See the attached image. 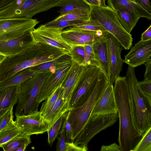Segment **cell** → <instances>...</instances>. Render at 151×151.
I'll list each match as a JSON object with an SVG mask.
<instances>
[{"label":"cell","instance_id":"74e56055","mask_svg":"<svg viewBox=\"0 0 151 151\" xmlns=\"http://www.w3.org/2000/svg\"><path fill=\"white\" fill-rule=\"evenodd\" d=\"M61 130L59 133L60 135L58 137L56 149L57 151H66V140L65 130L64 124L63 123Z\"/></svg>","mask_w":151,"mask_h":151},{"label":"cell","instance_id":"e575fe53","mask_svg":"<svg viewBox=\"0 0 151 151\" xmlns=\"http://www.w3.org/2000/svg\"><path fill=\"white\" fill-rule=\"evenodd\" d=\"M69 55L72 60L80 65L84 66V46H76L71 47Z\"/></svg>","mask_w":151,"mask_h":151},{"label":"cell","instance_id":"5b68a950","mask_svg":"<svg viewBox=\"0 0 151 151\" xmlns=\"http://www.w3.org/2000/svg\"><path fill=\"white\" fill-rule=\"evenodd\" d=\"M109 84L108 79L101 72L96 86L88 99L81 106L69 110L68 120L72 130L71 142L73 141L82 130L96 102Z\"/></svg>","mask_w":151,"mask_h":151},{"label":"cell","instance_id":"9a60e30c","mask_svg":"<svg viewBox=\"0 0 151 151\" xmlns=\"http://www.w3.org/2000/svg\"><path fill=\"white\" fill-rule=\"evenodd\" d=\"M151 56V39L140 40L124 56V63L135 68L149 60Z\"/></svg>","mask_w":151,"mask_h":151},{"label":"cell","instance_id":"b9f144b4","mask_svg":"<svg viewBox=\"0 0 151 151\" xmlns=\"http://www.w3.org/2000/svg\"><path fill=\"white\" fill-rule=\"evenodd\" d=\"M87 145H79L73 141L67 142L66 151H86L88 150Z\"/></svg>","mask_w":151,"mask_h":151},{"label":"cell","instance_id":"f907efd6","mask_svg":"<svg viewBox=\"0 0 151 151\" xmlns=\"http://www.w3.org/2000/svg\"><path fill=\"white\" fill-rule=\"evenodd\" d=\"M4 58V57L0 55V64Z\"/></svg>","mask_w":151,"mask_h":151},{"label":"cell","instance_id":"277c9868","mask_svg":"<svg viewBox=\"0 0 151 151\" xmlns=\"http://www.w3.org/2000/svg\"><path fill=\"white\" fill-rule=\"evenodd\" d=\"M87 3L90 7V19L99 23L119 41L124 49H130L132 45V35L122 26L115 11L108 6H99Z\"/></svg>","mask_w":151,"mask_h":151},{"label":"cell","instance_id":"5bb4252c","mask_svg":"<svg viewBox=\"0 0 151 151\" xmlns=\"http://www.w3.org/2000/svg\"><path fill=\"white\" fill-rule=\"evenodd\" d=\"M71 61L72 60L54 73H51L45 79L37 99V101L39 104L62 86L68 75Z\"/></svg>","mask_w":151,"mask_h":151},{"label":"cell","instance_id":"cb8c5ba5","mask_svg":"<svg viewBox=\"0 0 151 151\" xmlns=\"http://www.w3.org/2000/svg\"><path fill=\"white\" fill-rule=\"evenodd\" d=\"M117 18L124 29L130 33L140 17L128 10L119 9L115 10Z\"/></svg>","mask_w":151,"mask_h":151},{"label":"cell","instance_id":"ab89813d","mask_svg":"<svg viewBox=\"0 0 151 151\" xmlns=\"http://www.w3.org/2000/svg\"><path fill=\"white\" fill-rule=\"evenodd\" d=\"M69 111L65 114L63 123L64 124L66 140L67 142H71L72 130L71 126L68 120Z\"/></svg>","mask_w":151,"mask_h":151},{"label":"cell","instance_id":"681fc988","mask_svg":"<svg viewBox=\"0 0 151 151\" xmlns=\"http://www.w3.org/2000/svg\"><path fill=\"white\" fill-rule=\"evenodd\" d=\"M28 146V145L25 144L16 149L15 151H24Z\"/></svg>","mask_w":151,"mask_h":151},{"label":"cell","instance_id":"c3c4849f","mask_svg":"<svg viewBox=\"0 0 151 151\" xmlns=\"http://www.w3.org/2000/svg\"><path fill=\"white\" fill-rule=\"evenodd\" d=\"M88 3L96 6H106L105 0H85Z\"/></svg>","mask_w":151,"mask_h":151},{"label":"cell","instance_id":"83f0119b","mask_svg":"<svg viewBox=\"0 0 151 151\" xmlns=\"http://www.w3.org/2000/svg\"><path fill=\"white\" fill-rule=\"evenodd\" d=\"M19 134V130L15 122L12 119L0 131V147Z\"/></svg>","mask_w":151,"mask_h":151},{"label":"cell","instance_id":"ee69618b","mask_svg":"<svg viewBox=\"0 0 151 151\" xmlns=\"http://www.w3.org/2000/svg\"><path fill=\"white\" fill-rule=\"evenodd\" d=\"M136 1L143 9L151 13V7L150 0H136Z\"/></svg>","mask_w":151,"mask_h":151},{"label":"cell","instance_id":"816d5d0a","mask_svg":"<svg viewBox=\"0 0 151 151\" xmlns=\"http://www.w3.org/2000/svg\"><path fill=\"white\" fill-rule=\"evenodd\" d=\"M134 2H136V0H131Z\"/></svg>","mask_w":151,"mask_h":151},{"label":"cell","instance_id":"8fae6325","mask_svg":"<svg viewBox=\"0 0 151 151\" xmlns=\"http://www.w3.org/2000/svg\"><path fill=\"white\" fill-rule=\"evenodd\" d=\"M107 31H93L72 26L63 30L61 35L71 47L92 45L106 38Z\"/></svg>","mask_w":151,"mask_h":151},{"label":"cell","instance_id":"bcb514c9","mask_svg":"<svg viewBox=\"0 0 151 151\" xmlns=\"http://www.w3.org/2000/svg\"><path fill=\"white\" fill-rule=\"evenodd\" d=\"M145 71L144 75V78L151 79V59L145 63Z\"/></svg>","mask_w":151,"mask_h":151},{"label":"cell","instance_id":"d590c367","mask_svg":"<svg viewBox=\"0 0 151 151\" xmlns=\"http://www.w3.org/2000/svg\"><path fill=\"white\" fill-rule=\"evenodd\" d=\"M87 21L81 20H53L48 22L45 24L47 26L63 29L66 27L74 26L83 24Z\"/></svg>","mask_w":151,"mask_h":151},{"label":"cell","instance_id":"d4e9b609","mask_svg":"<svg viewBox=\"0 0 151 151\" xmlns=\"http://www.w3.org/2000/svg\"><path fill=\"white\" fill-rule=\"evenodd\" d=\"M40 73L34 70L32 67L22 70L0 83V89L19 85L29 78Z\"/></svg>","mask_w":151,"mask_h":151},{"label":"cell","instance_id":"d6a6232c","mask_svg":"<svg viewBox=\"0 0 151 151\" xmlns=\"http://www.w3.org/2000/svg\"><path fill=\"white\" fill-rule=\"evenodd\" d=\"M65 114L62 115L47 131L48 145L52 146L59 133L63 124Z\"/></svg>","mask_w":151,"mask_h":151},{"label":"cell","instance_id":"7a4b0ae2","mask_svg":"<svg viewBox=\"0 0 151 151\" xmlns=\"http://www.w3.org/2000/svg\"><path fill=\"white\" fill-rule=\"evenodd\" d=\"M51 51L46 44L32 41L14 55L4 57L0 64V83L24 69L51 61Z\"/></svg>","mask_w":151,"mask_h":151},{"label":"cell","instance_id":"7dc6e473","mask_svg":"<svg viewBox=\"0 0 151 151\" xmlns=\"http://www.w3.org/2000/svg\"><path fill=\"white\" fill-rule=\"evenodd\" d=\"M151 39V25L141 35V40L144 41Z\"/></svg>","mask_w":151,"mask_h":151},{"label":"cell","instance_id":"6da1fadb","mask_svg":"<svg viewBox=\"0 0 151 151\" xmlns=\"http://www.w3.org/2000/svg\"><path fill=\"white\" fill-rule=\"evenodd\" d=\"M114 83V92L119 120V145L121 151H132L143 135L137 129L133 121L126 77L119 76Z\"/></svg>","mask_w":151,"mask_h":151},{"label":"cell","instance_id":"ba28073f","mask_svg":"<svg viewBox=\"0 0 151 151\" xmlns=\"http://www.w3.org/2000/svg\"><path fill=\"white\" fill-rule=\"evenodd\" d=\"M119 118L118 113L91 115L82 130L73 142L78 145H87L95 135L114 124Z\"/></svg>","mask_w":151,"mask_h":151},{"label":"cell","instance_id":"ffe728a7","mask_svg":"<svg viewBox=\"0 0 151 151\" xmlns=\"http://www.w3.org/2000/svg\"><path fill=\"white\" fill-rule=\"evenodd\" d=\"M19 85L0 89V118L17 103Z\"/></svg>","mask_w":151,"mask_h":151},{"label":"cell","instance_id":"f6af8a7d","mask_svg":"<svg viewBox=\"0 0 151 151\" xmlns=\"http://www.w3.org/2000/svg\"><path fill=\"white\" fill-rule=\"evenodd\" d=\"M17 0H0V12L10 7Z\"/></svg>","mask_w":151,"mask_h":151},{"label":"cell","instance_id":"60d3db41","mask_svg":"<svg viewBox=\"0 0 151 151\" xmlns=\"http://www.w3.org/2000/svg\"><path fill=\"white\" fill-rule=\"evenodd\" d=\"M142 91L145 94L151 97V79H145L138 82Z\"/></svg>","mask_w":151,"mask_h":151},{"label":"cell","instance_id":"603a6c76","mask_svg":"<svg viewBox=\"0 0 151 151\" xmlns=\"http://www.w3.org/2000/svg\"><path fill=\"white\" fill-rule=\"evenodd\" d=\"M92 46L100 63V69L108 80L109 59L107 37L93 44Z\"/></svg>","mask_w":151,"mask_h":151},{"label":"cell","instance_id":"7402d4cb","mask_svg":"<svg viewBox=\"0 0 151 151\" xmlns=\"http://www.w3.org/2000/svg\"><path fill=\"white\" fill-rule=\"evenodd\" d=\"M63 94V89L62 87L55 104L49 112L44 117L48 123V129L62 115L70 109L69 104L65 99Z\"/></svg>","mask_w":151,"mask_h":151},{"label":"cell","instance_id":"d6986e66","mask_svg":"<svg viewBox=\"0 0 151 151\" xmlns=\"http://www.w3.org/2000/svg\"><path fill=\"white\" fill-rule=\"evenodd\" d=\"M85 67L86 66L80 65L72 60L68 75L62 85L64 98L69 105L72 96L81 80Z\"/></svg>","mask_w":151,"mask_h":151},{"label":"cell","instance_id":"1f68e13d","mask_svg":"<svg viewBox=\"0 0 151 151\" xmlns=\"http://www.w3.org/2000/svg\"><path fill=\"white\" fill-rule=\"evenodd\" d=\"M92 45H87L84 46V66H93L100 69V63L94 50Z\"/></svg>","mask_w":151,"mask_h":151},{"label":"cell","instance_id":"4316f807","mask_svg":"<svg viewBox=\"0 0 151 151\" xmlns=\"http://www.w3.org/2000/svg\"><path fill=\"white\" fill-rule=\"evenodd\" d=\"M59 6L58 12L60 15L76 10L90 12L89 6L85 0H63Z\"/></svg>","mask_w":151,"mask_h":151},{"label":"cell","instance_id":"52a82bcc","mask_svg":"<svg viewBox=\"0 0 151 151\" xmlns=\"http://www.w3.org/2000/svg\"><path fill=\"white\" fill-rule=\"evenodd\" d=\"M101 72L97 67L86 66L81 80L71 98L70 109L81 106L88 99L96 86Z\"/></svg>","mask_w":151,"mask_h":151},{"label":"cell","instance_id":"484cf974","mask_svg":"<svg viewBox=\"0 0 151 151\" xmlns=\"http://www.w3.org/2000/svg\"><path fill=\"white\" fill-rule=\"evenodd\" d=\"M71 60L70 56L66 54L55 60L32 67L34 70L40 73L49 71L51 73H53Z\"/></svg>","mask_w":151,"mask_h":151},{"label":"cell","instance_id":"44dd1931","mask_svg":"<svg viewBox=\"0 0 151 151\" xmlns=\"http://www.w3.org/2000/svg\"><path fill=\"white\" fill-rule=\"evenodd\" d=\"M108 6L114 11L119 9L130 10L148 20L151 19V13L145 10L136 2L131 0H107Z\"/></svg>","mask_w":151,"mask_h":151},{"label":"cell","instance_id":"9c48e42d","mask_svg":"<svg viewBox=\"0 0 151 151\" xmlns=\"http://www.w3.org/2000/svg\"><path fill=\"white\" fill-rule=\"evenodd\" d=\"M63 29L42 24L30 30V34L33 41L57 47L69 55L71 47L62 37L61 32Z\"/></svg>","mask_w":151,"mask_h":151},{"label":"cell","instance_id":"f1b7e54d","mask_svg":"<svg viewBox=\"0 0 151 151\" xmlns=\"http://www.w3.org/2000/svg\"><path fill=\"white\" fill-rule=\"evenodd\" d=\"M30 136H17L3 145L1 147L4 151H15L23 145H28L31 143Z\"/></svg>","mask_w":151,"mask_h":151},{"label":"cell","instance_id":"8992f818","mask_svg":"<svg viewBox=\"0 0 151 151\" xmlns=\"http://www.w3.org/2000/svg\"><path fill=\"white\" fill-rule=\"evenodd\" d=\"M51 73L47 71L37 73L19 86V91L15 115L29 114L38 111L37 100L42 85Z\"/></svg>","mask_w":151,"mask_h":151},{"label":"cell","instance_id":"e0dca14e","mask_svg":"<svg viewBox=\"0 0 151 151\" xmlns=\"http://www.w3.org/2000/svg\"><path fill=\"white\" fill-rule=\"evenodd\" d=\"M63 0H26L19 7L23 17L31 18L36 14L59 6Z\"/></svg>","mask_w":151,"mask_h":151},{"label":"cell","instance_id":"836d02e7","mask_svg":"<svg viewBox=\"0 0 151 151\" xmlns=\"http://www.w3.org/2000/svg\"><path fill=\"white\" fill-rule=\"evenodd\" d=\"M132 151H151V127L148 128Z\"/></svg>","mask_w":151,"mask_h":151},{"label":"cell","instance_id":"4fadbf2b","mask_svg":"<svg viewBox=\"0 0 151 151\" xmlns=\"http://www.w3.org/2000/svg\"><path fill=\"white\" fill-rule=\"evenodd\" d=\"M108 54L109 84L113 85L116 78L119 76L124 63L121 53L124 48L119 41L108 32L107 36Z\"/></svg>","mask_w":151,"mask_h":151},{"label":"cell","instance_id":"30bf717a","mask_svg":"<svg viewBox=\"0 0 151 151\" xmlns=\"http://www.w3.org/2000/svg\"><path fill=\"white\" fill-rule=\"evenodd\" d=\"M39 23L36 19L27 17L0 19V41L19 37Z\"/></svg>","mask_w":151,"mask_h":151},{"label":"cell","instance_id":"7bdbcfd3","mask_svg":"<svg viewBox=\"0 0 151 151\" xmlns=\"http://www.w3.org/2000/svg\"><path fill=\"white\" fill-rule=\"evenodd\" d=\"M100 151H121V150L119 145L115 142L108 145H102Z\"/></svg>","mask_w":151,"mask_h":151},{"label":"cell","instance_id":"3957f363","mask_svg":"<svg viewBox=\"0 0 151 151\" xmlns=\"http://www.w3.org/2000/svg\"><path fill=\"white\" fill-rule=\"evenodd\" d=\"M126 77L133 121L137 129L143 135L151 127V97L144 93L140 88L134 68L128 66Z\"/></svg>","mask_w":151,"mask_h":151},{"label":"cell","instance_id":"8d00e7d4","mask_svg":"<svg viewBox=\"0 0 151 151\" xmlns=\"http://www.w3.org/2000/svg\"><path fill=\"white\" fill-rule=\"evenodd\" d=\"M81 29L93 31H106L98 22L91 19L82 24L74 26Z\"/></svg>","mask_w":151,"mask_h":151},{"label":"cell","instance_id":"ac0fdd59","mask_svg":"<svg viewBox=\"0 0 151 151\" xmlns=\"http://www.w3.org/2000/svg\"><path fill=\"white\" fill-rule=\"evenodd\" d=\"M30 31L19 37L0 41V55L9 57L24 50L32 41L30 36Z\"/></svg>","mask_w":151,"mask_h":151},{"label":"cell","instance_id":"4dcf8cb0","mask_svg":"<svg viewBox=\"0 0 151 151\" xmlns=\"http://www.w3.org/2000/svg\"><path fill=\"white\" fill-rule=\"evenodd\" d=\"M62 88L61 86L58 88L42 103L39 111L43 117L47 114L55 104Z\"/></svg>","mask_w":151,"mask_h":151},{"label":"cell","instance_id":"f546056e","mask_svg":"<svg viewBox=\"0 0 151 151\" xmlns=\"http://www.w3.org/2000/svg\"><path fill=\"white\" fill-rule=\"evenodd\" d=\"M81 20L88 21L90 20L89 12L80 10H76L60 15L54 20Z\"/></svg>","mask_w":151,"mask_h":151},{"label":"cell","instance_id":"f35d334b","mask_svg":"<svg viewBox=\"0 0 151 151\" xmlns=\"http://www.w3.org/2000/svg\"><path fill=\"white\" fill-rule=\"evenodd\" d=\"M13 107L11 108L0 118V131L13 119Z\"/></svg>","mask_w":151,"mask_h":151},{"label":"cell","instance_id":"7c38bea8","mask_svg":"<svg viewBox=\"0 0 151 151\" xmlns=\"http://www.w3.org/2000/svg\"><path fill=\"white\" fill-rule=\"evenodd\" d=\"M19 135L31 136L44 133L48 129V123L38 111L27 115H15Z\"/></svg>","mask_w":151,"mask_h":151},{"label":"cell","instance_id":"2e32d148","mask_svg":"<svg viewBox=\"0 0 151 151\" xmlns=\"http://www.w3.org/2000/svg\"><path fill=\"white\" fill-rule=\"evenodd\" d=\"M118 113L113 85L109 84L97 101L91 115L109 114Z\"/></svg>","mask_w":151,"mask_h":151}]
</instances>
